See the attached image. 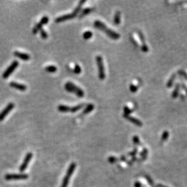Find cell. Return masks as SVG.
Here are the masks:
<instances>
[{"label":"cell","mask_w":187,"mask_h":187,"mask_svg":"<svg viewBox=\"0 0 187 187\" xmlns=\"http://www.w3.org/2000/svg\"><path fill=\"white\" fill-rule=\"evenodd\" d=\"M94 26L95 27H96L97 28H98L99 30H102V32H104V33L106 34V35L108 37L111 38L112 39L117 40L121 37L118 33L114 32L113 30H111L110 28H108L104 23H103L102 22H101L100 21L97 20V21H95Z\"/></svg>","instance_id":"6da1fadb"},{"label":"cell","mask_w":187,"mask_h":187,"mask_svg":"<svg viewBox=\"0 0 187 187\" xmlns=\"http://www.w3.org/2000/svg\"><path fill=\"white\" fill-rule=\"evenodd\" d=\"M64 88L68 92L75 93L79 98H83L84 96V91L72 82H67L65 84Z\"/></svg>","instance_id":"7a4b0ae2"},{"label":"cell","mask_w":187,"mask_h":187,"mask_svg":"<svg viewBox=\"0 0 187 187\" xmlns=\"http://www.w3.org/2000/svg\"><path fill=\"white\" fill-rule=\"evenodd\" d=\"M97 65L98 67V72H99V78L101 80H104L105 77L104 67L103 64L102 58L101 56H97L96 58Z\"/></svg>","instance_id":"3957f363"},{"label":"cell","mask_w":187,"mask_h":187,"mask_svg":"<svg viewBox=\"0 0 187 187\" xmlns=\"http://www.w3.org/2000/svg\"><path fill=\"white\" fill-rule=\"evenodd\" d=\"M19 66V62L17 61H13L10 66L5 70V72L3 74V77L4 79H7V77L13 73Z\"/></svg>","instance_id":"277c9868"},{"label":"cell","mask_w":187,"mask_h":187,"mask_svg":"<svg viewBox=\"0 0 187 187\" xmlns=\"http://www.w3.org/2000/svg\"><path fill=\"white\" fill-rule=\"evenodd\" d=\"M28 178L27 174H7L5 176V179L7 180H26Z\"/></svg>","instance_id":"5b68a950"},{"label":"cell","mask_w":187,"mask_h":187,"mask_svg":"<svg viewBox=\"0 0 187 187\" xmlns=\"http://www.w3.org/2000/svg\"><path fill=\"white\" fill-rule=\"evenodd\" d=\"M49 21V18L48 17H46V16L43 17L40 20V21L38 24H37L35 26V27L33 28L32 33L34 34H36L37 33H38V31H39L42 28V26H44V24H46L47 23H48Z\"/></svg>","instance_id":"8992f818"},{"label":"cell","mask_w":187,"mask_h":187,"mask_svg":"<svg viewBox=\"0 0 187 187\" xmlns=\"http://www.w3.org/2000/svg\"><path fill=\"white\" fill-rule=\"evenodd\" d=\"M15 104L13 103H9L7 105V106L5 107L4 110L0 113V121H3L6 116L10 112V111L14 108Z\"/></svg>","instance_id":"52a82bcc"},{"label":"cell","mask_w":187,"mask_h":187,"mask_svg":"<svg viewBox=\"0 0 187 187\" xmlns=\"http://www.w3.org/2000/svg\"><path fill=\"white\" fill-rule=\"evenodd\" d=\"M32 156H33V155H32V154L31 153H27V154H26V157H25V158H24V160L23 162L22 163V164L21 165V166H20V172L23 173V172H24V171H25V169H26V168L27 167V166H28V164H29V162H30L31 159H32Z\"/></svg>","instance_id":"ba28073f"},{"label":"cell","mask_w":187,"mask_h":187,"mask_svg":"<svg viewBox=\"0 0 187 187\" xmlns=\"http://www.w3.org/2000/svg\"><path fill=\"white\" fill-rule=\"evenodd\" d=\"M76 17L75 15L73 13H70V14H67V15H62V16H60L58 18H56L55 20V21L56 23H61V22H64L66 21L67 20L72 19L73 18Z\"/></svg>","instance_id":"9c48e42d"},{"label":"cell","mask_w":187,"mask_h":187,"mask_svg":"<svg viewBox=\"0 0 187 187\" xmlns=\"http://www.w3.org/2000/svg\"><path fill=\"white\" fill-rule=\"evenodd\" d=\"M123 117L127 119V120H129L130 122H131V123L135 124L136 126H137L138 127H142V126L143 124H142V122L140 120H139V119H136V118H135L134 117H132V116H131L130 115H126L123 114Z\"/></svg>","instance_id":"30bf717a"},{"label":"cell","mask_w":187,"mask_h":187,"mask_svg":"<svg viewBox=\"0 0 187 187\" xmlns=\"http://www.w3.org/2000/svg\"><path fill=\"white\" fill-rule=\"evenodd\" d=\"M9 85L12 87L14 88L17 90H20V91H26L27 90V86L24 85V84H19L17 83L16 82H10L9 84Z\"/></svg>","instance_id":"8fae6325"},{"label":"cell","mask_w":187,"mask_h":187,"mask_svg":"<svg viewBox=\"0 0 187 187\" xmlns=\"http://www.w3.org/2000/svg\"><path fill=\"white\" fill-rule=\"evenodd\" d=\"M13 55H15V56H16V57L21 59V60H23L25 61H28L30 58V56L28 54H27L25 53H22V52H18V51H15L13 53Z\"/></svg>","instance_id":"7c38bea8"},{"label":"cell","mask_w":187,"mask_h":187,"mask_svg":"<svg viewBox=\"0 0 187 187\" xmlns=\"http://www.w3.org/2000/svg\"><path fill=\"white\" fill-rule=\"evenodd\" d=\"M85 3V0H81V1H80L78 6H77L75 8V9L74 10V11H73V13H72L75 15V17H76V16H77V15L78 14V13L80 12V11L81 10L82 6H83V4H84V3Z\"/></svg>","instance_id":"4fadbf2b"},{"label":"cell","mask_w":187,"mask_h":187,"mask_svg":"<svg viewBox=\"0 0 187 187\" xmlns=\"http://www.w3.org/2000/svg\"><path fill=\"white\" fill-rule=\"evenodd\" d=\"M70 108L69 106L64 105H59L58 107V110L62 113H67L70 112Z\"/></svg>","instance_id":"5bb4252c"},{"label":"cell","mask_w":187,"mask_h":187,"mask_svg":"<svg viewBox=\"0 0 187 187\" xmlns=\"http://www.w3.org/2000/svg\"><path fill=\"white\" fill-rule=\"evenodd\" d=\"M75 168H76V164L75 163L73 162V163L70 164V166L67 169V173H66V175L71 177L72 176L73 172H74Z\"/></svg>","instance_id":"9a60e30c"},{"label":"cell","mask_w":187,"mask_h":187,"mask_svg":"<svg viewBox=\"0 0 187 187\" xmlns=\"http://www.w3.org/2000/svg\"><path fill=\"white\" fill-rule=\"evenodd\" d=\"M93 9H94L93 8H89V7H88V8H85V9H83V11L81 12V13L80 15L79 18H83L85 16V15H88V14L90 13L91 11H93Z\"/></svg>","instance_id":"2e32d148"},{"label":"cell","mask_w":187,"mask_h":187,"mask_svg":"<svg viewBox=\"0 0 187 187\" xmlns=\"http://www.w3.org/2000/svg\"><path fill=\"white\" fill-rule=\"evenodd\" d=\"M113 22L116 25H119L121 23V12L117 11L115 15Z\"/></svg>","instance_id":"e0dca14e"},{"label":"cell","mask_w":187,"mask_h":187,"mask_svg":"<svg viewBox=\"0 0 187 187\" xmlns=\"http://www.w3.org/2000/svg\"><path fill=\"white\" fill-rule=\"evenodd\" d=\"M93 109H94V105L92 104H89L85 107V109L83 111V113L84 114H88V113H90L91 112H92Z\"/></svg>","instance_id":"ac0fdd59"},{"label":"cell","mask_w":187,"mask_h":187,"mask_svg":"<svg viewBox=\"0 0 187 187\" xmlns=\"http://www.w3.org/2000/svg\"><path fill=\"white\" fill-rule=\"evenodd\" d=\"M175 78H176V75L175 74H173L172 76L170 77V78L168 81V83L167 84V86L168 88H171V87H172V85L174 83V81L175 80Z\"/></svg>","instance_id":"d6986e66"},{"label":"cell","mask_w":187,"mask_h":187,"mask_svg":"<svg viewBox=\"0 0 187 187\" xmlns=\"http://www.w3.org/2000/svg\"><path fill=\"white\" fill-rule=\"evenodd\" d=\"M84 106V105L81 104H79V105H76L75 107H73L70 108V112L75 113V112L78 111V110H80V109H81Z\"/></svg>","instance_id":"ffe728a7"},{"label":"cell","mask_w":187,"mask_h":187,"mask_svg":"<svg viewBox=\"0 0 187 187\" xmlns=\"http://www.w3.org/2000/svg\"><path fill=\"white\" fill-rule=\"evenodd\" d=\"M70 176L66 175V176L64 178L63 181H62V185H61V187H68L69 180H70Z\"/></svg>","instance_id":"44dd1931"},{"label":"cell","mask_w":187,"mask_h":187,"mask_svg":"<svg viewBox=\"0 0 187 187\" xmlns=\"http://www.w3.org/2000/svg\"><path fill=\"white\" fill-rule=\"evenodd\" d=\"M45 70L49 73H55L57 71V68L54 66H49L45 68Z\"/></svg>","instance_id":"7402d4cb"},{"label":"cell","mask_w":187,"mask_h":187,"mask_svg":"<svg viewBox=\"0 0 187 187\" xmlns=\"http://www.w3.org/2000/svg\"><path fill=\"white\" fill-rule=\"evenodd\" d=\"M179 84H176L175 90L173 91L172 93V98H176L179 95Z\"/></svg>","instance_id":"603a6c76"},{"label":"cell","mask_w":187,"mask_h":187,"mask_svg":"<svg viewBox=\"0 0 187 187\" xmlns=\"http://www.w3.org/2000/svg\"><path fill=\"white\" fill-rule=\"evenodd\" d=\"M93 36V33L90 31H87V32H85L83 34V38L84 39H89L90 38H91Z\"/></svg>","instance_id":"cb8c5ba5"},{"label":"cell","mask_w":187,"mask_h":187,"mask_svg":"<svg viewBox=\"0 0 187 187\" xmlns=\"http://www.w3.org/2000/svg\"><path fill=\"white\" fill-rule=\"evenodd\" d=\"M123 111H124V115H129L130 113H131L133 112V110L130 108L129 107L126 106L123 108Z\"/></svg>","instance_id":"d4e9b609"},{"label":"cell","mask_w":187,"mask_h":187,"mask_svg":"<svg viewBox=\"0 0 187 187\" xmlns=\"http://www.w3.org/2000/svg\"><path fill=\"white\" fill-rule=\"evenodd\" d=\"M81 72H82V70H81V67H80L79 65L76 64V65L75 66L74 69H73V72H74V73H75V74H76V75H79V74L81 73Z\"/></svg>","instance_id":"484cf974"},{"label":"cell","mask_w":187,"mask_h":187,"mask_svg":"<svg viewBox=\"0 0 187 187\" xmlns=\"http://www.w3.org/2000/svg\"><path fill=\"white\" fill-rule=\"evenodd\" d=\"M40 35H41V37L42 39H45L48 38V34H47V32H45V31L43 29V28H41L40 30Z\"/></svg>","instance_id":"4316f807"},{"label":"cell","mask_w":187,"mask_h":187,"mask_svg":"<svg viewBox=\"0 0 187 187\" xmlns=\"http://www.w3.org/2000/svg\"><path fill=\"white\" fill-rule=\"evenodd\" d=\"M138 35H139V38H140V39H141V42H142V45H146L145 41L144 36L143 35L142 33L141 32V31H139V32H138Z\"/></svg>","instance_id":"83f0119b"},{"label":"cell","mask_w":187,"mask_h":187,"mask_svg":"<svg viewBox=\"0 0 187 187\" xmlns=\"http://www.w3.org/2000/svg\"><path fill=\"white\" fill-rule=\"evenodd\" d=\"M138 85L134 84H131L130 86V90L132 93H135L137 90H138Z\"/></svg>","instance_id":"f1b7e54d"},{"label":"cell","mask_w":187,"mask_h":187,"mask_svg":"<svg viewBox=\"0 0 187 187\" xmlns=\"http://www.w3.org/2000/svg\"><path fill=\"white\" fill-rule=\"evenodd\" d=\"M169 136V133L167 131H165L162 135V137H161V140L162 141H165L168 139Z\"/></svg>","instance_id":"f546056e"},{"label":"cell","mask_w":187,"mask_h":187,"mask_svg":"<svg viewBox=\"0 0 187 187\" xmlns=\"http://www.w3.org/2000/svg\"><path fill=\"white\" fill-rule=\"evenodd\" d=\"M148 154V150L147 148H144L142 153H141V158L142 160H145Z\"/></svg>","instance_id":"4dcf8cb0"},{"label":"cell","mask_w":187,"mask_h":187,"mask_svg":"<svg viewBox=\"0 0 187 187\" xmlns=\"http://www.w3.org/2000/svg\"><path fill=\"white\" fill-rule=\"evenodd\" d=\"M133 142H134L135 144H136V145L140 144V140H139V137H138L137 136H133Z\"/></svg>","instance_id":"1f68e13d"},{"label":"cell","mask_w":187,"mask_h":187,"mask_svg":"<svg viewBox=\"0 0 187 187\" xmlns=\"http://www.w3.org/2000/svg\"><path fill=\"white\" fill-rule=\"evenodd\" d=\"M108 162H110V163L113 164V163H115V162H116L117 158H115V157H114V156H110V157L108 158Z\"/></svg>","instance_id":"d6a6232c"},{"label":"cell","mask_w":187,"mask_h":187,"mask_svg":"<svg viewBox=\"0 0 187 187\" xmlns=\"http://www.w3.org/2000/svg\"><path fill=\"white\" fill-rule=\"evenodd\" d=\"M141 50L144 52H148L149 49H148V46L147 45H142L141 46Z\"/></svg>","instance_id":"836d02e7"},{"label":"cell","mask_w":187,"mask_h":187,"mask_svg":"<svg viewBox=\"0 0 187 187\" xmlns=\"http://www.w3.org/2000/svg\"><path fill=\"white\" fill-rule=\"evenodd\" d=\"M145 178H146L147 181L149 182V183H150L151 185H152L153 184V180H151V179L150 178V177H149V176H145Z\"/></svg>","instance_id":"e575fe53"},{"label":"cell","mask_w":187,"mask_h":187,"mask_svg":"<svg viewBox=\"0 0 187 187\" xmlns=\"http://www.w3.org/2000/svg\"><path fill=\"white\" fill-rule=\"evenodd\" d=\"M136 153H137V149L135 148L132 152H130V153H129V155H130V156H135L136 154Z\"/></svg>","instance_id":"d590c367"},{"label":"cell","mask_w":187,"mask_h":187,"mask_svg":"<svg viewBox=\"0 0 187 187\" xmlns=\"http://www.w3.org/2000/svg\"><path fill=\"white\" fill-rule=\"evenodd\" d=\"M134 186L135 187H141V183H140V182H136L135 184H134Z\"/></svg>","instance_id":"8d00e7d4"},{"label":"cell","mask_w":187,"mask_h":187,"mask_svg":"<svg viewBox=\"0 0 187 187\" xmlns=\"http://www.w3.org/2000/svg\"><path fill=\"white\" fill-rule=\"evenodd\" d=\"M182 87H183V89L186 91V93H187V87H186L184 84H183V85H182Z\"/></svg>","instance_id":"74e56055"},{"label":"cell","mask_w":187,"mask_h":187,"mask_svg":"<svg viewBox=\"0 0 187 187\" xmlns=\"http://www.w3.org/2000/svg\"><path fill=\"white\" fill-rule=\"evenodd\" d=\"M158 187H167V186H165V185H161V184L158 185Z\"/></svg>","instance_id":"f35d334b"},{"label":"cell","mask_w":187,"mask_h":187,"mask_svg":"<svg viewBox=\"0 0 187 187\" xmlns=\"http://www.w3.org/2000/svg\"><path fill=\"white\" fill-rule=\"evenodd\" d=\"M121 159H122V161H126V158H125L124 156H122V157H121Z\"/></svg>","instance_id":"ab89813d"}]
</instances>
